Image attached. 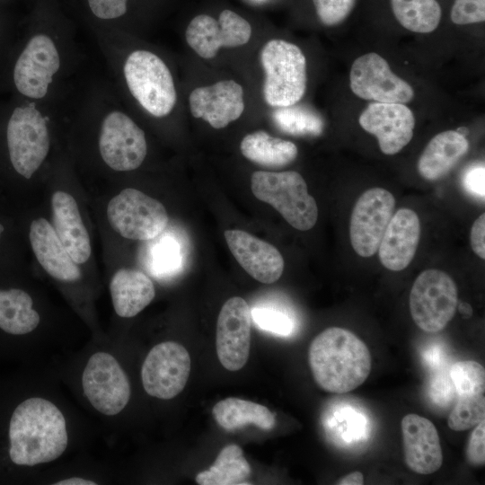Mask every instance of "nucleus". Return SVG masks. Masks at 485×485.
<instances>
[{"label": "nucleus", "mask_w": 485, "mask_h": 485, "mask_svg": "<svg viewBox=\"0 0 485 485\" xmlns=\"http://www.w3.org/2000/svg\"><path fill=\"white\" fill-rule=\"evenodd\" d=\"M9 456L17 465L49 463L66 451V423L60 410L50 401L31 397L13 410L9 425Z\"/></svg>", "instance_id": "1"}, {"label": "nucleus", "mask_w": 485, "mask_h": 485, "mask_svg": "<svg viewBox=\"0 0 485 485\" xmlns=\"http://www.w3.org/2000/svg\"><path fill=\"white\" fill-rule=\"evenodd\" d=\"M308 360L316 384L332 393L357 388L372 366L366 345L348 330L339 327L328 328L313 339Z\"/></svg>", "instance_id": "2"}, {"label": "nucleus", "mask_w": 485, "mask_h": 485, "mask_svg": "<svg viewBox=\"0 0 485 485\" xmlns=\"http://www.w3.org/2000/svg\"><path fill=\"white\" fill-rule=\"evenodd\" d=\"M255 198L272 206L294 228L307 231L318 218L316 201L302 175L294 171H257L251 176Z\"/></svg>", "instance_id": "3"}, {"label": "nucleus", "mask_w": 485, "mask_h": 485, "mask_svg": "<svg viewBox=\"0 0 485 485\" xmlns=\"http://www.w3.org/2000/svg\"><path fill=\"white\" fill-rule=\"evenodd\" d=\"M265 73L263 97L274 108L296 104L305 93L306 59L302 50L284 40H270L261 48Z\"/></svg>", "instance_id": "4"}, {"label": "nucleus", "mask_w": 485, "mask_h": 485, "mask_svg": "<svg viewBox=\"0 0 485 485\" xmlns=\"http://www.w3.org/2000/svg\"><path fill=\"white\" fill-rule=\"evenodd\" d=\"M124 75L131 94L154 117H164L177 100L172 74L165 63L146 50L132 52L126 60Z\"/></svg>", "instance_id": "5"}, {"label": "nucleus", "mask_w": 485, "mask_h": 485, "mask_svg": "<svg viewBox=\"0 0 485 485\" xmlns=\"http://www.w3.org/2000/svg\"><path fill=\"white\" fill-rule=\"evenodd\" d=\"M6 146L13 171L30 180L49 150L46 119L34 105L18 107L13 110L6 128Z\"/></svg>", "instance_id": "6"}, {"label": "nucleus", "mask_w": 485, "mask_h": 485, "mask_svg": "<svg viewBox=\"0 0 485 485\" xmlns=\"http://www.w3.org/2000/svg\"><path fill=\"white\" fill-rule=\"evenodd\" d=\"M457 304V287L453 278L440 269L422 271L410 293L411 317L426 332L442 331L454 317Z\"/></svg>", "instance_id": "7"}, {"label": "nucleus", "mask_w": 485, "mask_h": 485, "mask_svg": "<svg viewBox=\"0 0 485 485\" xmlns=\"http://www.w3.org/2000/svg\"><path fill=\"white\" fill-rule=\"evenodd\" d=\"M107 218L117 234L137 241L155 238L169 221L166 208L159 200L132 188L121 190L109 201Z\"/></svg>", "instance_id": "8"}, {"label": "nucleus", "mask_w": 485, "mask_h": 485, "mask_svg": "<svg viewBox=\"0 0 485 485\" xmlns=\"http://www.w3.org/2000/svg\"><path fill=\"white\" fill-rule=\"evenodd\" d=\"M82 386L91 405L106 416L119 414L131 393L126 373L107 352H96L90 357L83 372Z\"/></svg>", "instance_id": "9"}, {"label": "nucleus", "mask_w": 485, "mask_h": 485, "mask_svg": "<svg viewBox=\"0 0 485 485\" xmlns=\"http://www.w3.org/2000/svg\"><path fill=\"white\" fill-rule=\"evenodd\" d=\"M190 357L187 349L174 341L153 347L141 369L145 391L153 397L170 400L185 387L190 373Z\"/></svg>", "instance_id": "10"}, {"label": "nucleus", "mask_w": 485, "mask_h": 485, "mask_svg": "<svg viewBox=\"0 0 485 485\" xmlns=\"http://www.w3.org/2000/svg\"><path fill=\"white\" fill-rule=\"evenodd\" d=\"M395 198L383 188L366 190L357 200L350 217L349 237L361 257L373 256L394 214Z\"/></svg>", "instance_id": "11"}, {"label": "nucleus", "mask_w": 485, "mask_h": 485, "mask_svg": "<svg viewBox=\"0 0 485 485\" xmlns=\"http://www.w3.org/2000/svg\"><path fill=\"white\" fill-rule=\"evenodd\" d=\"M99 149L102 160L110 168L127 172L142 164L146 156L147 145L144 131L129 117L113 111L102 121Z\"/></svg>", "instance_id": "12"}, {"label": "nucleus", "mask_w": 485, "mask_h": 485, "mask_svg": "<svg viewBox=\"0 0 485 485\" xmlns=\"http://www.w3.org/2000/svg\"><path fill=\"white\" fill-rule=\"evenodd\" d=\"M349 81L352 92L365 100L406 103L414 97L412 87L393 74L386 60L374 52L362 55L353 62Z\"/></svg>", "instance_id": "13"}, {"label": "nucleus", "mask_w": 485, "mask_h": 485, "mask_svg": "<svg viewBox=\"0 0 485 485\" xmlns=\"http://www.w3.org/2000/svg\"><path fill=\"white\" fill-rule=\"evenodd\" d=\"M251 36V24L232 10L221 12L218 20L199 14L189 23L185 37L189 46L201 57L213 58L222 48L246 44Z\"/></svg>", "instance_id": "14"}, {"label": "nucleus", "mask_w": 485, "mask_h": 485, "mask_svg": "<svg viewBox=\"0 0 485 485\" xmlns=\"http://www.w3.org/2000/svg\"><path fill=\"white\" fill-rule=\"evenodd\" d=\"M251 310L240 297L229 298L222 306L216 322V346L218 359L229 371L242 368L249 357Z\"/></svg>", "instance_id": "15"}, {"label": "nucleus", "mask_w": 485, "mask_h": 485, "mask_svg": "<svg viewBox=\"0 0 485 485\" xmlns=\"http://www.w3.org/2000/svg\"><path fill=\"white\" fill-rule=\"evenodd\" d=\"M59 66V55L52 40L43 34L36 35L30 40L15 64L14 84L27 97L42 98Z\"/></svg>", "instance_id": "16"}, {"label": "nucleus", "mask_w": 485, "mask_h": 485, "mask_svg": "<svg viewBox=\"0 0 485 485\" xmlns=\"http://www.w3.org/2000/svg\"><path fill=\"white\" fill-rule=\"evenodd\" d=\"M360 126L376 137L381 151L395 154L406 146L413 137L415 118L403 103L373 102L361 113Z\"/></svg>", "instance_id": "17"}, {"label": "nucleus", "mask_w": 485, "mask_h": 485, "mask_svg": "<svg viewBox=\"0 0 485 485\" xmlns=\"http://www.w3.org/2000/svg\"><path fill=\"white\" fill-rule=\"evenodd\" d=\"M189 102L193 117L204 119L214 128H224L242 114L243 89L234 80H223L194 89Z\"/></svg>", "instance_id": "18"}, {"label": "nucleus", "mask_w": 485, "mask_h": 485, "mask_svg": "<svg viewBox=\"0 0 485 485\" xmlns=\"http://www.w3.org/2000/svg\"><path fill=\"white\" fill-rule=\"evenodd\" d=\"M224 234L237 262L254 279L271 284L281 277L285 262L275 246L242 230H226Z\"/></svg>", "instance_id": "19"}, {"label": "nucleus", "mask_w": 485, "mask_h": 485, "mask_svg": "<svg viewBox=\"0 0 485 485\" xmlns=\"http://www.w3.org/2000/svg\"><path fill=\"white\" fill-rule=\"evenodd\" d=\"M404 459L407 466L419 474H431L442 465L443 454L434 424L417 414L401 420Z\"/></svg>", "instance_id": "20"}, {"label": "nucleus", "mask_w": 485, "mask_h": 485, "mask_svg": "<svg viewBox=\"0 0 485 485\" xmlns=\"http://www.w3.org/2000/svg\"><path fill=\"white\" fill-rule=\"evenodd\" d=\"M420 223L416 212L400 208L392 216L382 237L378 254L388 269L401 271L413 260L419 245Z\"/></svg>", "instance_id": "21"}, {"label": "nucleus", "mask_w": 485, "mask_h": 485, "mask_svg": "<svg viewBox=\"0 0 485 485\" xmlns=\"http://www.w3.org/2000/svg\"><path fill=\"white\" fill-rule=\"evenodd\" d=\"M28 236L38 262L49 276L64 282H75L81 278L77 263L47 219H33L29 226Z\"/></svg>", "instance_id": "22"}, {"label": "nucleus", "mask_w": 485, "mask_h": 485, "mask_svg": "<svg viewBox=\"0 0 485 485\" xmlns=\"http://www.w3.org/2000/svg\"><path fill=\"white\" fill-rule=\"evenodd\" d=\"M51 207L54 229L61 242L77 264L85 263L92 253L91 241L75 198L57 190L52 195Z\"/></svg>", "instance_id": "23"}, {"label": "nucleus", "mask_w": 485, "mask_h": 485, "mask_svg": "<svg viewBox=\"0 0 485 485\" xmlns=\"http://www.w3.org/2000/svg\"><path fill=\"white\" fill-rule=\"evenodd\" d=\"M110 292L116 313L130 318L143 311L154 298L155 288L144 272L129 268L118 269L110 282Z\"/></svg>", "instance_id": "24"}, {"label": "nucleus", "mask_w": 485, "mask_h": 485, "mask_svg": "<svg viewBox=\"0 0 485 485\" xmlns=\"http://www.w3.org/2000/svg\"><path fill=\"white\" fill-rule=\"evenodd\" d=\"M468 149V140L455 130L441 132L425 147L418 162V171L428 181L442 179L457 164Z\"/></svg>", "instance_id": "25"}, {"label": "nucleus", "mask_w": 485, "mask_h": 485, "mask_svg": "<svg viewBox=\"0 0 485 485\" xmlns=\"http://www.w3.org/2000/svg\"><path fill=\"white\" fill-rule=\"evenodd\" d=\"M40 322L31 295L19 287L0 288V329L11 335H25Z\"/></svg>", "instance_id": "26"}, {"label": "nucleus", "mask_w": 485, "mask_h": 485, "mask_svg": "<svg viewBox=\"0 0 485 485\" xmlns=\"http://www.w3.org/2000/svg\"><path fill=\"white\" fill-rule=\"evenodd\" d=\"M212 413L216 423L228 431L247 425L270 430L276 422L274 414L266 406L235 397L218 401L213 407Z\"/></svg>", "instance_id": "27"}, {"label": "nucleus", "mask_w": 485, "mask_h": 485, "mask_svg": "<svg viewBox=\"0 0 485 485\" xmlns=\"http://www.w3.org/2000/svg\"><path fill=\"white\" fill-rule=\"evenodd\" d=\"M241 153L249 161L269 168L284 167L297 156L296 146L258 130L246 135L240 145Z\"/></svg>", "instance_id": "28"}, {"label": "nucleus", "mask_w": 485, "mask_h": 485, "mask_svg": "<svg viewBox=\"0 0 485 485\" xmlns=\"http://www.w3.org/2000/svg\"><path fill=\"white\" fill-rule=\"evenodd\" d=\"M251 474V467L237 445L225 446L218 454L214 464L196 476L199 485H238Z\"/></svg>", "instance_id": "29"}, {"label": "nucleus", "mask_w": 485, "mask_h": 485, "mask_svg": "<svg viewBox=\"0 0 485 485\" xmlns=\"http://www.w3.org/2000/svg\"><path fill=\"white\" fill-rule=\"evenodd\" d=\"M397 21L407 30L428 33L436 29L441 7L436 0H391Z\"/></svg>", "instance_id": "30"}, {"label": "nucleus", "mask_w": 485, "mask_h": 485, "mask_svg": "<svg viewBox=\"0 0 485 485\" xmlns=\"http://www.w3.org/2000/svg\"><path fill=\"white\" fill-rule=\"evenodd\" d=\"M271 118L278 129L294 136H318L324 128L322 118L304 105L278 108Z\"/></svg>", "instance_id": "31"}, {"label": "nucleus", "mask_w": 485, "mask_h": 485, "mask_svg": "<svg viewBox=\"0 0 485 485\" xmlns=\"http://www.w3.org/2000/svg\"><path fill=\"white\" fill-rule=\"evenodd\" d=\"M449 375L459 396H473L484 392L485 370L476 361L463 360L454 363L450 367Z\"/></svg>", "instance_id": "32"}, {"label": "nucleus", "mask_w": 485, "mask_h": 485, "mask_svg": "<svg viewBox=\"0 0 485 485\" xmlns=\"http://www.w3.org/2000/svg\"><path fill=\"white\" fill-rule=\"evenodd\" d=\"M485 419V398L483 393L473 396H459L452 410L447 424L454 431L470 429Z\"/></svg>", "instance_id": "33"}, {"label": "nucleus", "mask_w": 485, "mask_h": 485, "mask_svg": "<svg viewBox=\"0 0 485 485\" xmlns=\"http://www.w3.org/2000/svg\"><path fill=\"white\" fill-rule=\"evenodd\" d=\"M251 315L260 329L277 335L287 336L294 328L292 319L285 313L267 307H256Z\"/></svg>", "instance_id": "34"}, {"label": "nucleus", "mask_w": 485, "mask_h": 485, "mask_svg": "<svg viewBox=\"0 0 485 485\" xmlns=\"http://www.w3.org/2000/svg\"><path fill=\"white\" fill-rule=\"evenodd\" d=\"M320 21L326 26L342 22L351 13L356 0H313Z\"/></svg>", "instance_id": "35"}, {"label": "nucleus", "mask_w": 485, "mask_h": 485, "mask_svg": "<svg viewBox=\"0 0 485 485\" xmlns=\"http://www.w3.org/2000/svg\"><path fill=\"white\" fill-rule=\"evenodd\" d=\"M450 17L459 25L484 22L485 0H454Z\"/></svg>", "instance_id": "36"}, {"label": "nucleus", "mask_w": 485, "mask_h": 485, "mask_svg": "<svg viewBox=\"0 0 485 485\" xmlns=\"http://www.w3.org/2000/svg\"><path fill=\"white\" fill-rule=\"evenodd\" d=\"M454 387L448 373H437L430 382V397L437 405L449 404L454 394Z\"/></svg>", "instance_id": "37"}, {"label": "nucleus", "mask_w": 485, "mask_h": 485, "mask_svg": "<svg viewBox=\"0 0 485 485\" xmlns=\"http://www.w3.org/2000/svg\"><path fill=\"white\" fill-rule=\"evenodd\" d=\"M466 456L472 465H484L485 463V421L475 426L469 438Z\"/></svg>", "instance_id": "38"}, {"label": "nucleus", "mask_w": 485, "mask_h": 485, "mask_svg": "<svg viewBox=\"0 0 485 485\" xmlns=\"http://www.w3.org/2000/svg\"><path fill=\"white\" fill-rule=\"evenodd\" d=\"M95 16L101 19H114L127 11V0H88Z\"/></svg>", "instance_id": "39"}, {"label": "nucleus", "mask_w": 485, "mask_h": 485, "mask_svg": "<svg viewBox=\"0 0 485 485\" xmlns=\"http://www.w3.org/2000/svg\"><path fill=\"white\" fill-rule=\"evenodd\" d=\"M176 243L166 242L158 246L155 251L154 261L160 270H169L177 266L179 251Z\"/></svg>", "instance_id": "40"}, {"label": "nucleus", "mask_w": 485, "mask_h": 485, "mask_svg": "<svg viewBox=\"0 0 485 485\" xmlns=\"http://www.w3.org/2000/svg\"><path fill=\"white\" fill-rule=\"evenodd\" d=\"M485 169L484 165H473L463 176V185L468 192L479 198L485 196Z\"/></svg>", "instance_id": "41"}, {"label": "nucleus", "mask_w": 485, "mask_h": 485, "mask_svg": "<svg viewBox=\"0 0 485 485\" xmlns=\"http://www.w3.org/2000/svg\"><path fill=\"white\" fill-rule=\"evenodd\" d=\"M471 245L472 251L482 260L485 259V215L481 214L473 222L471 229Z\"/></svg>", "instance_id": "42"}, {"label": "nucleus", "mask_w": 485, "mask_h": 485, "mask_svg": "<svg viewBox=\"0 0 485 485\" xmlns=\"http://www.w3.org/2000/svg\"><path fill=\"white\" fill-rule=\"evenodd\" d=\"M339 485H362L364 484V476L360 472H353L338 480Z\"/></svg>", "instance_id": "43"}, {"label": "nucleus", "mask_w": 485, "mask_h": 485, "mask_svg": "<svg viewBox=\"0 0 485 485\" xmlns=\"http://www.w3.org/2000/svg\"><path fill=\"white\" fill-rule=\"evenodd\" d=\"M96 482L91 480H87L80 477H72L61 480L55 483V485H95Z\"/></svg>", "instance_id": "44"}, {"label": "nucleus", "mask_w": 485, "mask_h": 485, "mask_svg": "<svg viewBox=\"0 0 485 485\" xmlns=\"http://www.w3.org/2000/svg\"><path fill=\"white\" fill-rule=\"evenodd\" d=\"M7 226L4 220L0 219V247L4 244L6 238Z\"/></svg>", "instance_id": "45"}, {"label": "nucleus", "mask_w": 485, "mask_h": 485, "mask_svg": "<svg viewBox=\"0 0 485 485\" xmlns=\"http://www.w3.org/2000/svg\"><path fill=\"white\" fill-rule=\"evenodd\" d=\"M455 131L464 137L469 134V129L466 127H460Z\"/></svg>", "instance_id": "46"}]
</instances>
